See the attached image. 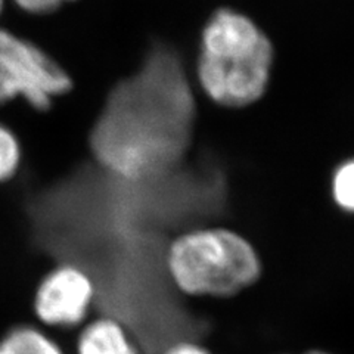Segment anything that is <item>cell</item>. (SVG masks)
Returning <instances> with one entry per match:
<instances>
[{
  "mask_svg": "<svg viewBox=\"0 0 354 354\" xmlns=\"http://www.w3.org/2000/svg\"><path fill=\"white\" fill-rule=\"evenodd\" d=\"M194 123V93L182 59L161 44L109 93L88 145L102 169L130 180L153 179L179 167Z\"/></svg>",
  "mask_w": 354,
  "mask_h": 354,
  "instance_id": "6da1fadb",
  "label": "cell"
},
{
  "mask_svg": "<svg viewBox=\"0 0 354 354\" xmlns=\"http://www.w3.org/2000/svg\"><path fill=\"white\" fill-rule=\"evenodd\" d=\"M273 46L261 28L234 9H218L201 36L196 75L204 93L221 106H248L264 95Z\"/></svg>",
  "mask_w": 354,
  "mask_h": 354,
  "instance_id": "7a4b0ae2",
  "label": "cell"
},
{
  "mask_svg": "<svg viewBox=\"0 0 354 354\" xmlns=\"http://www.w3.org/2000/svg\"><path fill=\"white\" fill-rule=\"evenodd\" d=\"M165 270L182 295L225 298L256 283L261 261L251 242L235 230L191 227L170 241Z\"/></svg>",
  "mask_w": 354,
  "mask_h": 354,
  "instance_id": "3957f363",
  "label": "cell"
},
{
  "mask_svg": "<svg viewBox=\"0 0 354 354\" xmlns=\"http://www.w3.org/2000/svg\"><path fill=\"white\" fill-rule=\"evenodd\" d=\"M71 88V79L48 53L12 32L0 30V105L24 97L36 109Z\"/></svg>",
  "mask_w": 354,
  "mask_h": 354,
  "instance_id": "277c9868",
  "label": "cell"
},
{
  "mask_svg": "<svg viewBox=\"0 0 354 354\" xmlns=\"http://www.w3.org/2000/svg\"><path fill=\"white\" fill-rule=\"evenodd\" d=\"M95 295V283L84 270L73 264H59L37 286V322L44 330H79L92 319Z\"/></svg>",
  "mask_w": 354,
  "mask_h": 354,
  "instance_id": "5b68a950",
  "label": "cell"
},
{
  "mask_svg": "<svg viewBox=\"0 0 354 354\" xmlns=\"http://www.w3.org/2000/svg\"><path fill=\"white\" fill-rule=\"evenodd\" d=\"M77 354H142L129 330L118 320L96 316L77 335Z\"/></svg>",
  "mask_w": 354,
  "mask_h": 354,
  "instance_id": "8992f818",
  "label": "cell"
},
{
  "mask_svg": "<svg viewBox=\"0 0 354 354\" xmlns=\"http://www.w3.org/2000/svg\"><path fill=\"white\" fill-rule=\"evenodd\" d=\"M0 354H64L43 328L21 325L0 338Z\"/></svg>",
  "mask_w": 354,
  "mask_h": 354,
  "instance_id": "52a82bcc",
  "label": "cell"
},
{
  "mask_svg": "<svg viewBox=\"0 0 354 354\" xmlns=\"http://www.w3.org/2000/svg\"><path fill=\"white\" fill-rule=\"evenodd\" d=\"M22 151L18 139L0 124V185L12 182L21 170Z\"/></svg>",
  "mask_w": 354,
  "mask_h": 354,
  "instance_id": "ba28073f",
  "label": "cell"
},
{
  "mask_svg": "<svg viewBox=\"0 0 354 354\" xmlns=\"http://www.w3.org/2000/svg\"><path fill=\"white\" fill-rule=\"evenodd\" d=\"M335 204L347 213H354V158L338 165L330 183Z\"/></svg>",
  "mask_w": 354,
  "mask_h": 354,
  "instance_id": "9c48e42d",
  "label": "cell"
},
{
  "mask_svg": "<svg viewBox=\"0 0 354 354\" xmlns=\"http://www.w3.org/2000/svg\"><path fill=\"white\" fill-rule=\"evenodd\" d=\"M17 5L31 14H49L73 0H15Z\"/></svg>",
  "mask_w": 354,
  "mask_h": 354,
  "instance_id": "30bf717a",
  "label": "cell"
},
{
  "mask_svg": "<svg viewBox=\"0 0 354 354\" xmlns=\"http://www.w3.org/2000/svg\"><path fill=\"white\" fill-rule=\"evenodd\" d=\"M160 354H213L207 347L192 339H179L171 342Z\"/></svg>",
  "mask_w": 354,
  "mask_h": 354,
  "instance_id": "8fae6325",
  "label": "cell"
},
{
  "mask_svg": "<svg viewBox=\"0 0 354 354\" xmlns=\"http://www.w3.org/2000/svg\"><path fill=\"white\" fill-rule=\"evenodd\" d=\"M304 354H329V353L322 351V350H310V351H307V353H304Z\"/></svg>",
  "mask_w": 354,
  "mask_h": 354,
  "instance_id": "7c38bea8",
  "label": "cell"
},
{
  "mask_svg": "<svg viewBox=\"0 0 354 354\" xmlns=\"http://www.w3.org/2000/svg\"><path fill=\"white\" fill-rule=\"evenodd\" d=\"M3 2H5V0H0V12H2V8H3Z\"/></svg>",
  "mask_w": 354,
  "mask_h": 354,
  "instance_id": "4fadbf2b",
  "label": "cell"
}]
</instances>
